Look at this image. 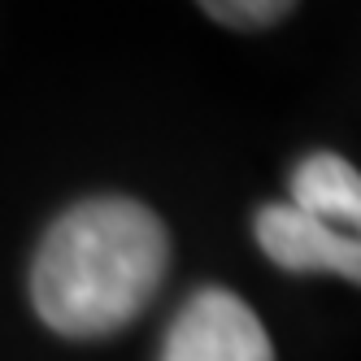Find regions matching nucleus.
<instances>
[{"instance_id":"nucleus-4","label":"nucleus","mask_w":361,"mask_h":361,"mask_svg":"<svg viewBox=\"0 0 361 361\" xmlns=\"http://www.w3.org/2000/svg\"><path fill=\"white\" fill-rule=\"evenodd\" d=\"M292 209L318 218L344 235H361V170L340 152H309L292 170Z\"/></svg>"},{"instance_id":"nucleus-1","label":"nucleus","mask_w":361,"mask_h":361,"mask_svg":"<svg viewBox=\"0 0 361 361\" xmlns=\"http://www.w3.org/2000/svg\"><path fill=\"white\" fill-rule=\"evenodd\" d=\"M170 266L166 222L131 196L79 200L44 231L31 262V305L66 340L131 326Z\"/></svg>"},{"instance_id":"nucleus-2","label":"nucleus","mask_w":361,"mask_h":361,"mask_svg":"<svg viewBox=\"0 0 361 361\" xmlns=\"http://www.w3.org/2000/svg\"><path fill=\"white\" fill-rule=\"evenodd\" d=\"M161 361H274V348L244 296L200 288L170 322Z\"/></svg>"},{"instance_id":"nucleus-3","label":"nucleus","mask_w":361,"mask_h":361,"mask_svg":"<svg viewBox=\"0 0 361 361\" xmlns=\"http://www.w3.org/2000/svg\"><path fill=\"white\" fill-rule=\"evenodd\" d=\"M257 244L279 270L292 274H340L361 288V235H344L292 204H266L252 222Z\"/></svg>"},{"instance_id":"nucleus-5","label":"nucleus","mask_w":361,"mask_h":361,"mask_svg":"<svg viewBox=\"0 0 361 361\" xmlns=\"http://www.w3.org/2000/svg\"><path fill=\"white\" fill-rule=\"evenodd\" d=\"M196 5L231 31H270L296 9V0H196Z\"/></svg>"}]
</instances>
